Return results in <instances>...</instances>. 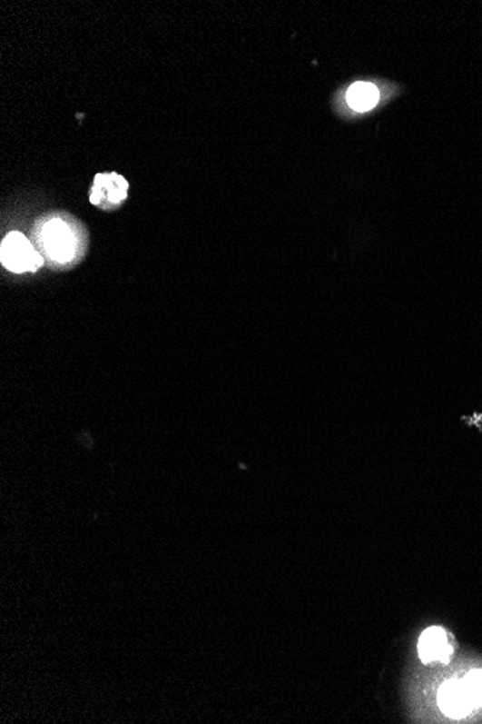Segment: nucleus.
I'll use <instances>...</instances> for the list:
<instances>
[{"label": "nucleus", "mask_w": 482, "mask_h": 724, "mask_svg": "<svg viewBox=\"0 0 482 724\" xmlns=\"http://www.w3.org/2000/svg\"><path fill=\"white\" fill-rule=\"evenodd\" d=\"M0 259L5 268L16 273H35L44 265L43 256L32 248L31 242L19 232H12L5 237Z\"/></svg>", "instance_id": "nucleus-1"}, {"label": "nucleus", "mask_w": 482, "mask_h": 724, "mask_svg": "<svg viewBox=\"0 0 482 724\" xmlns=\"http://www.w3.org/2000/svg\"><path fill=\"white\" fill-rule=\"evenodd\" d=\"M465 684L468 687L474 703L477 707H482V669H474L465 675Z\"/></svg>", "instance_id": "nucleus-7"}, {"label": "nucleus", "mask_w": 482, "mask_h": 724, "mask_svg": "<svg viewBox=\"0 0 482 724\" xmlns=\"http://www.w3.org/2000/svg\"><path fill=\"white\" fill-rule=\"evenodd\" d=\"M419 657L425 664H448L452 657V647L448 640V633L442 628H429L422 633L419 640Z\"/></svg>", "instance_id": "nucleus-5"}, {"label": "nucleus", "mask_w": 482, "mask_h": 724, "mask_svg": "<svg viewBox=\"0 0 482 724\" xmlns=\"http://www.w3.org/2000/svg\"><path fill=\"white\" fill-rule=\"evenodd\" d=\"M92 190V204L99 205L102 209H112L126 200L129 184L119 174H99L95 175Z\"/></svg>", "instance_id": "nucleus-3"}, {"label": "nucleus", "mask_w": 482, "mask_h": 724, "mask_svg": "<svg viewBox=\"0 0 482 724\" xmlns=\"http://www.w3.org/2000/svg\"><path fill=\"white\" fill-rule=\"evenodd\" d=\"M438 703L440 710L451 719L465 718L477 707L464 679L445 682L438 694Z\"/></svg>", "instance_id": "nucleus-2"}, {"label": "nucleus", "mask_w": 482, "mask_h": 724, "mask_svg": "<svg viewBox=\"0 0 482 724\" xmlns=\"http://www.w3.org/2000/svg\"><path fill=\"white\" fill-rule=\"evenodd\" d=\"M379 97L380 95H379L376 85L367 84V83H356L347 92V102L352 109L359 110V112H366V110L376 106Z\"/></svg>", "instance_id": "nucleus-6"}, {"label": "nucleus", "mask_w": 482, "mask_h": 724, "mask_svg": "<svg viewBox=\"0 0 482 724\" xmlns=\"http://www.w3.org/2000/svg\"><path fill=\"white\" fill-rule=\"evenodd\" d=\"M43 243L46 253L55 261L67 262L74 254V237L63 220H53L44 227Z\"/></svg>", "instance_id": "nucleus-4"}]
</instances>
